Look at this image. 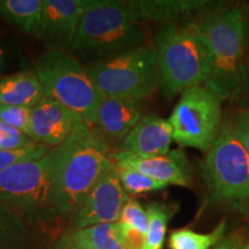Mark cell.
<instances>
[{
	"mask_svg": "<svg viewBox=\"0 0 249 249\" xmlns=\"http://www.w3.org/2000/svg\"><path fill=\"white\" fill-rule=\"evenodd\" d=\"M110 154L107 140L83 120L55 148L54 198L59 216L76 213L107 166Z\"/></svg>",
	"mask_w": 249,
	"mask_h": 249,
	"instance_id": "obj_1",
	"label": "cell"
},
{
	"mask_svg": "<svg viewBox=\"0 0 249 249\" xmlns=\"http://www.w3.org/2000/svg\"><path fill=\"white\" fill-rule=\"evenodd\" d=\"M209 51L204 87L225 99L240 98L245 71V7L223 6L195 20Z\"/></svg>",
	"mask_w": 249,
	"mask_h": 249,
	"instance_id": "obj_2",
	"label": "cell"
},
{
	"mask_svg": "<svg viewBox=\"0 0 249 249\" xmlns=\"http://www.w3.org/2000/svg\"><path fill=\"white\" fill-rule=\"evenodd\" d=\"M160 86L165 98L173 99L209 77V51L195 20L164 24L155 36Z\"/></svg>",
	"mask_w": 249,
	"mask_h": 249,
	"instance_id": "obj_3",
	"label": "cell"
},
{
	"mask_svg": "<svg viewBox=\"0 0 249 249\" xmlns=\"http://www.w3.org/2000/svg\"><path fill=\"white\" fill-rule=\"evenodd\" d=\"M144 44V31L126 1L95 0L81 18L71 50L90 65Z\"/></svg>",
	"mask_w": 249,
	"mask_h": 249,
	"instance_id": "obj_4",
	"label": "cell"
},
{
	"mask_svg": "<svg viewBox=\"0 0 249 249\" xmlns=\"http://www.w3.org/2000/svg\"><path fill=\"white\" fill-rule=\"evenodd\" d=\"M55 148L44 157L0 172V202L37 232L53 227L59 217L54 198Z\"/></svg>",
	"mask_w": 249,
	"mask_h": 249,
	"instance_id": "obj_5",
	"label": "cell"
},
{
	"mask_svg": "<svg viewBox=\"0 0 249 249\" xmlns=\"http://www.w3.org/2000/svg\"><path fill=\"white\" fill-rule=\"evenodd\" d=\"M33 68L44 88L45 97L60 103L87 124L95 126L105 96L75 54L48 50L39 55Z\"/></svg>",
	"mask_w": 249,
	"mask_h": 249,
	"instance_id": "obj_6",
	"label": "cell"
},
{
	"mask_svg": "<svg viewBox=\"0 0 249 249\" xmlns=\"http://www.w3.org/2000/svg\"><path fill=\"white\" fill-rule=\"evenodd\" d=\"M210 200L238 210L249 205V155L236 138L231 117L223 121L219 135L201 164Z\"/></svg>",
	"mask_w": 249,
	"mask_h": 249,
	"instance_id": "obj_7",
	"label": "cell"
},
{
	"mask_svg": "<svg viewBox=\"0 0 249 249\" xmlns=\"http://www.w3.org/2000/svg\"><path fill=\"white\" fill-rule=\"evenodd\" d=\"M96 87L104 96L142 101L160 86L154 45L140 48L87 66Z\"/></svg>",
	"mask_w": 249,
	"mask_h": 249,
	"instance_id": "obj_8",
	"label": "cell"
},
{
	"mask_svg": "<svg viewBox=\"0 0 249 249\" xmlns=\"http://www.w3.org/2000/svg\"><path fill=\"white\" fill-rule=\"evenodd\" d=\"M223 102L204 86L186 89L169 118L173 141L180 147L209 151L223 126Z\"/></svg>",
	"mask_w": 249,
	"mask_h": 249,
	"instance_id": "obj_9",
	"label": "cell"
},
{
	"mask_svg": "<svg viewBox=\"0 0 249 249\" xmlns=\"http://www.w3.org/2000/svg\"><path fill=\"white\" fill-rule=\"evenodd\" d=\"M128 197L121 186L117 165L110 160L85 202L71 217L74 231L119 222L121 210Z\"/></svg>",
	"mask_w": 249,
	"mask_h": 249,
	"instance_id": "obj_10",
	"label": "cell"
},
{
	"mask_svg": "<svg viewBox=\"0 0 249 249\" xmlns=\"http://www.w3.org/2000/svg\"><path fill=\"white\" fill-rule=\"evenodd\" d=\"M95 0H44L38 36L48 50L71 49L83 14Z\"/></svg>",
	"mask_w": 249,
	"mask_h": 249,
	"instance_id": "obj_11",
	"label": "cell"
},
{
	"mask_svg": "<svg viewBox=\"0 0 249 249\" xmlns=\"http://www.w3.org/2000/svg\"><path fill=\"white\" fill-rule=\"evenodd\" d=\"M110 157L117 166L135 170L166 186H192L191 164L185 152L179 149L156 157H139L127 151L118 150L111 151Z\"/></svg>",
	"mask_w": 249,
	"mask_h": 249,
	"instance_id": "obj_12",
	"label": "cell"
},
{
	"mask_svg": "<svg viewBox=\"0 0 249 249\" xmlns=\"http://www.w3.org/2000/svg\"><path fill=\"white\" fill-rule=\"evenodd\" d=\"M80 121V117L60 103L45 97L31 108L28 136L50 148L60 147Z\"/></svg>",
	"mask_w": 249,
	"mask_h": 249,
	"instance_id": "obj_13",
	"label": "cell"
},
{
	"mask_svg": "<svg viewBox=\"0 0 249 249\" xmlns=\"http://www.w3.org/2000/svg\"><path fill=\"white\" fill-rule=\"evenodd\" d=\"M127 6L136 21L156 23H177L179 20L197 14L198 17L223 7L222 1L210 0H128Z\"/></svg>",
	"mask_w": 249,
	"mask_h": 249,
	"instance_id": "obj_14",
	"label": "cell"
},
{
	"mask_svg": "<svg viewBox=\"0 0 249 249\" xmlns=\"http://www.w3.org/2000/svg\"><path fill=\"white\" fill-rule=\"evenodd\" d=\"M172 141L173 132L169 119L147 113L124 138L121 150L139 157L164 156L171 151Z\"/></svg>",
	"mask_w": 249,
	"mask_h": 249,
	"instance_id": "obj_15",
	"label": "cell"
},
{
	"mask_svg": "<svg viewBox=\"0 0 249 249\" xmlns=\"http://www.w3.org/2000/svg\"><path fill=\"white\" fill-rule=\"evenodd\" d=\"M141 117V101L105 96L98 110L95 127L107 140L124 141Z\"/></svg>",
	"mask_w": 249,
	"mask_h": 249,
	"instance_id": "obj_16",
	"label": "cell"
},
{
	"mask_svg": "<svg viewBox=\"0 0 249 249\" xmlns=\"http://www.w3.org/2000/svg\"><path fill=\"white\" fill-rule=\"evenodd\" d=\"M45 98V91L34 68H24L0 80V107L33 108Z\"/></svg>",
	"mask_w": 249,
	"mask_h": 249,
	"instance_id": "obj_17",
	"label": "cell"
},
{
	"mask_svg": "<svg viewBox=\"0 0 249 249\" xmlns=\"http://www.w3.org/2000/svg\"><path fill=\"white\" fill-rule=\"evenodd\" d=\"M44 0H0V17L18 29L38 35Z\"/></svg>",
	"mask_w": 249,
	"mask_h": 249,
	"instance_id": "obj_18",
	"label": "cell"
},
{
	"mask_svg": "<svg viewBox=\"0 0 249 249\" xmlns=\"http://www.w3.org/2000/svg\"><path fill=\"white\" fill-rule=\"evenodd\" d=\"M35 229L0 202V249H34Z\"/></svg>",
	"mask_w": 249,
	"mask_h": 249,
	"instance_id": "obj_19",
	"label": "cell"
},
{
	"mask_svg": "<svg viewBox=\"0 0 249 249\" xmlns=\"http://www.w3.org/2000/svg\"><path fill=\"white\" fill-rule=\"evenodd\" d=\"M71 241L91 249H124L117 232V223L99 224L65 234Z\"/></svg>",
	"mask_w": 249,
	"mask_h": 249,
	"instance_id": "obj_20",
	"label": "cell"
},
{
	"mask_svg": "<svg viewBox=\"0 0 249 249\" xmlns=\"http://www.w3.org/2000/svg\"><path fill=\"white\" fill-rule=\"evenodd\" d=\"M225 222L210 233H198L191 229L176 230L170 234V249H213L225 236Z\"/></svg>",
	"mask_w": 249,
	"mask_h": 249,
	"instance_id": "obj_21",
	"label": "cell"
},
{
	"mask_svg": "<svg viewBox=\"0 0 249 249\" xmlns=\"http://www.w3.org/2000/svg\"><path fill=\"white\" fill-rule=\"evenodd\" d=\"M149 227L147 232L148 249H163L167 224L172 216V208L169 205L152 202L147 207Z\"/></svg>",
	"mask_w": 249,
	"mask_h": 249,
	"instance_id": "obj_22",
	"label": "cell"
},
{
	"mask_svg": "<svg viewBox=\"0 0 249 249\" xmlns=\"http://www.w3.org/2000/svg\"><path fill=\"white\" fill-rule=\"evenodd\" d=\"M118 167V176L127 195H141L152 192H160L166 188V185L149 178L138 171L127 169V167Z\"/></svg>",
	"mask_w": 249,
	"mask_h": 249,
	"instance_id": "obj_23",
	"label": "cell"
},
{
	"mask_svg": "<svg viewBox=\"0 0 249 249\" xmlns=\"http://www.w3.org/2000/svg\"><path fill=\"white\" fill-rule=\"evenodd\" d=\"M51 149L53 148L35 142L23 148L0 150V172L17 166L18 164L26 163V161L39 160V158L48 155L51 151Z\"/></svg>",
	"mask_w": 249,
	"mask_h": 249,
	"instance_id": "obj_24",
	"label": "cell"
},
{
	"mask_svg": "<svg viewBox=\"0 0 249 249\" xmlns=\"http://www.w3.org/2000/svg\"><path fill=\"white\" fill-rule=\"evenodd\" d=\"M119 222L139 230L140 232L147 234L149 227L148 213L139 201L128 197L126 203L124 204L120 213Z\"/></svg>",
	"mask_w": 249,
	"mask_h": 249,
	"instance_id": "obj_25",
	"label": "cell"
},
{
	"mask_svg": "<svg viewBox=\"0 0 249 249\" xmlns=\"http://www.w3.org/2000/svg\"><path fill=\"white\" fill-rule=\"evenodd\" d=\"M31 108L21 107H0V121L28 135Z\"/></svg>",
	"mask_w": 249,
	"mask_h": 249,
	"instance_id": "obj_26",
	"label": "cell"
},
{
	"mask_svg": "<svg viewBox=\"0 0 249 249\" xmlns=\"http://www.w3.org/2000/svg\"><path fill=\"white\" fill-rule=\"evenodd\" d=\"M33 143H35V141H33L26 133L0 121V150L23 148Z\"/></svg>",
	"mask_w": 249,
	"mask_h": 249,
	"instance_id": "obj_27",
	"label": "cell"
},
{
	"mask_svg": "<svg viewBox=\"0 0 249 249\" xmlns=\"http://www.w3.org/2000/svg\"><path fill=\"white\" fill-rule=\"evenodd\" d=\"M20 52L0 37V80L17 73L13 70L20 66Z\"/></svg>",
	"mask_w": 249,
	"mask_h": 249,
	"instance_id": "obj_28",
	"label": "cell"
},
{
	"mask_svg": "<svg viewBox=\"0 0 249 249\" xmlns=\"http://www.w3.org/2000/svg\"><path fill=\"white\" fill-rule=\"evenodd\" d=\"M117 232L124 249H148L147 234L139 230L124 223L117 222Z\"/></svg>",
	"mask_w": 249,
	"mask_h": 249,
	"instance_id": "obj_29",
	"label": "cell"
},
{
	"mask_svg": "<svg viewBox=\"0 0 249 249\" xmlns=\"http://www.w3.org/2000/svg\"><path fill=\"white\" fill-rule=\"evenodd\" d=\"M232 119V126L236 138L249 155V110L239 107L234 112Z\"/></svg>",
	"mask_w": 249,
	"mask_h": 249,
	"instance_id": "obj_30",
	"label": "cell"
},
{
	"mask_svg": "<svg viewBox=\"0 0 249 249\" xmlns=\"http://www.w3.org/2000/svg\"><path fill=\"white\" fill-rule=\"evenodd\" d=\"M213 249H249V241L247 235L235 232L224 236Z\"/></svg>",
	"mask_w": 249,
	"mask_h": 249,
	"instance_id": "obj_31",
	"label": "cell"
},
{
	"mask_svg": "<svg viewBox=\"0 0 249 249\" xmlns=\"http://www.w3.org/2000/svg\"><path fill=\"white\" fill-rule=\"evenodd\" d=\"M249 92V9L245 8V71H244V91L242 95Z\"/></svg>",
	"mask_w": 249,
	"mask_h": 249,
	"instance_id": "obj_32",
	"label": "cell"
},
{
	"mask_svg": "<svg viewBox=\"0 0 249 249\" xmlns=\"http://www.w3.org/2000/svg\"><path fill=\"white\" fill-rule=\"evenodd\" d=\"M54 249H91V248H88V247H86V246L75 244V242L71 241L66 235H62L60 241L58 242L57 246L54 247Z\"/></svg>",
	"mask_w": 249,
	"mask_h": 249,
	"instance_id": "obj_33",
	"label": "cell"
},
{
	"mask_svg": "<svg viewBox=\"0 0 249 249\" xmlns=\"http://www.w3.org/2000/svg\"><path fill=\"white\" fill-rule=\"evenodd\" d=\"M240 99H241V107H244V108H247V110H249V92L245 93L244 96H241Z\"/></svg>",
	"mask_w": 249,
	"mask_h": 249,
	"instance_id": "obj_34",
	"label": "cell"
},
{
	"mask_svg": "<svg viewBox=\"0 0 249 249\" xmlns=\"http://www.w3.org/2000/svg\"><path fill=\"white\" fill-rule=\"evenodd\" d=\"M246 235H247V239H248V241H249V227H248V230H247V233H246Z\"/></svg>",
	"mask_w": 249,
	"mask_h": 249,
	"instance_id": "obj_35",
	"label": "cell"
}]
</instances>
